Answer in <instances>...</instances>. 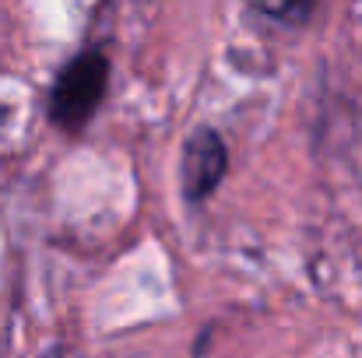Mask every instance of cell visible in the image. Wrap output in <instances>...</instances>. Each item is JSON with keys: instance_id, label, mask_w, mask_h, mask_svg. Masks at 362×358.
Masks as SVG:
<instances>
[{"instance_id": "cell-1", "label": "cell", "mask_w": 362, "mask_h": 358, "mask_svg": "<svg viewBox=\"0 0 362 358\" xmlns=\"http://www.w3.org/2000/svg\"><path fill=\"white\" fill-rule=\"evenodd\" d=\"M106 88H110V56L103 49H85L60 71L49 92V123L64 133H78L99 113Z\"/></svg>"}, {"instance_id": "cell-2", "label": "cell", "mask_w": 362, "mask_h": 358, "mask_svg": "<svg viewBox=\"0 0 362 358\" xmlns=\"http://www.w3.org/2000/svg\"><path fill=\"white\" fill-rule=\"evenodd\" d=\"M229 172V148L215 126H197L180 158V186L187 204H204Z\"/></svg>"}, {"instance_id": "cell-3", "label": "cell", "mask_w": 362, "mask_h": 358, "mask_svg": "<svg viewBox=\"0 0 362 358\" xmlns=\"http://www.w3.org/2000/svg\"><path fill=\"white\" fill-rule=\"evenodd\" d=\"M257 14L271 18V21H281V25H303L310 21L317 0H246Z\"/></svg>"}]
</instances>
